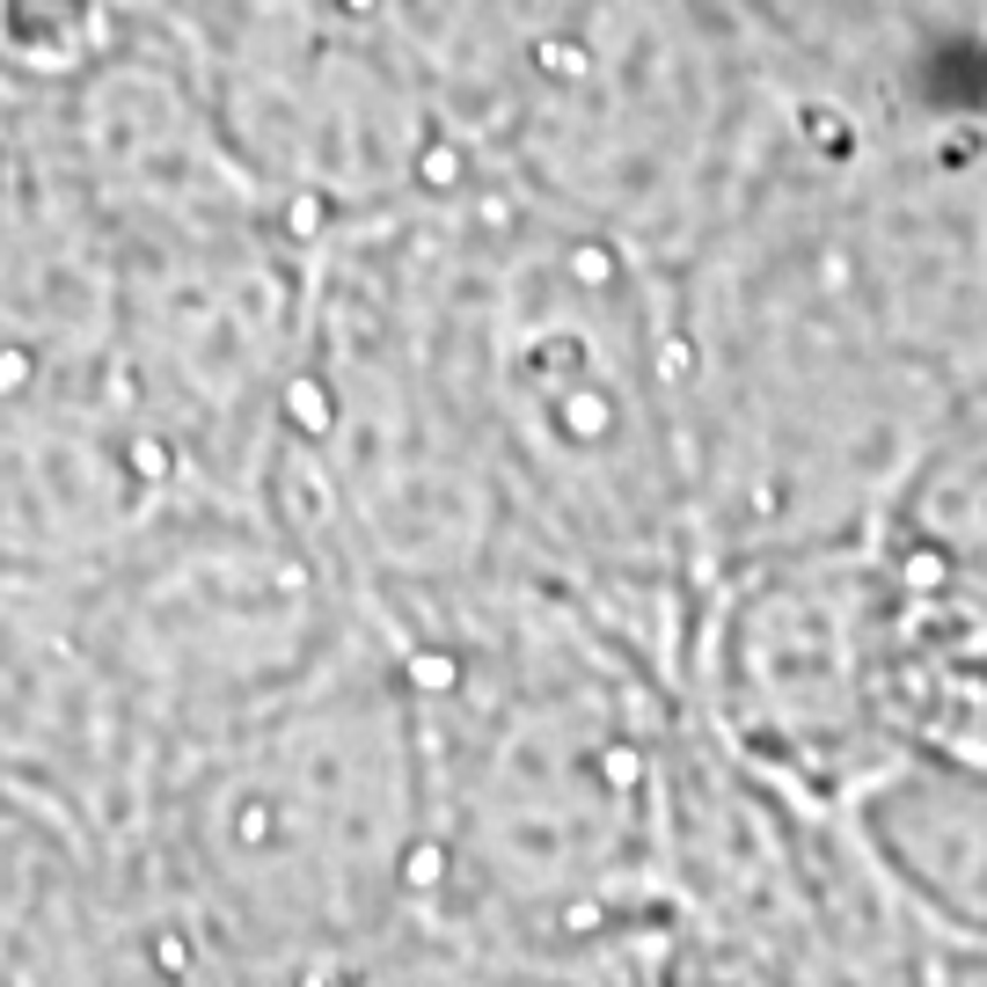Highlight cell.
Returning a JSON list of instances; mask_svg holds the SVG:
<instances>
[{"label": "cell", "mask_w": 987, "mask_h": 987, "mask_svg": "<svg viewBox=\"0 0 987 987\" xmlns=\"http://www.w3.org/2000/svg\"><path fill=\"white\" fill-rule=\"evenodd\" d=\"M389 636L417 688L432 797L417 921L571 980L652 951L681 754L673 673L542 571Z\"/></svg>", "instance_id": "cell-1"}, {"label": "cell", "mask_w": 987, "mask_h": 987, "mask_svg": "<svg viewBox=\"0 0 987 987\" xmlns=\"http://www.w3.org/2000/svg\"><path fill=\"white\" fill-rule=\"evenodd\" d=\"M191 921L256 973L359 958L424 915V724L381 615L300 688L154 776Z\"/></svg>", "instance_id": "cell-2"}, {"label": "cell", "mask_w": 987, "mask_h": 987, "mask_svg": "<svg viewBox=\"0 0 987 987\" xmlns=\"http://www.w3.org/2000/svg\"><path fill=\"white\" fill-rule=\"evenodd\" d=\"M893 607L899 556L885 542L709 564L681 630L673 688L761 783L842 812L899 761Z\"/></svg>", "instance_id": "cell-3"}, {"label": "cell", "mask_w": 987, "mask_h": 987, "mask_svg": "<svg viewBox=\"0 0 987 987\" xmlns=\"http://www.w3.org/2000/svg\"><path fill=\"white\" fill-rule=\"evenodd\" d=\"M893 899L936 944H987V768L899 754L842 805Z\"/></svg>", "instance_id": "cell-4"}, {"label": "cell", "mask_w": 987, "mask_h": 987, "mask_svg": "<svg viewBox=\"0 0 987 987\" xmlns=\"http://www.w3.org/2000/svg\"><path fill=\"white\" fill-rule=\"evenodd\" d=\"M929 987H987V944H936L929 936Z\"/></svg>", "instance_id": "cell-5"}, {"label": "cell", "mask_w": 987, "mask_h": 987, "mask_svg": "<svg viewBox=\"0 0 987 987\" xmlns=\"http://www.w3.org/2000/svg\"><path fill=\"white\" fill-rule=\"evenodd\" d=\"M973 761H980V768H987V732H980V754H973Z\"/></svg>", "instance_id": "cell-6"}]
</instances>
